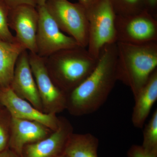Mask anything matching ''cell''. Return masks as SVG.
<instances>
[{
    "label": "cell",
    "instance_id": "obj_1",
    "mask_svg": "<svg viewBox=\"0 0 157 157\" xmlns=\"http://www.w3.org/2000/svg\"><path fill=\"white\" fill-rule=\"evenodd\" d=\"M117 43L106 45L89 76L67 94L66 109L74 116L88 115L102 107L118 81Z\"/></svg>",
    "mask_w": 157,
    "mask_h": 157
},
{
    "label": "cell",
    "instance_id": "obj_2",
    "mask_svg": "<svg viewBox=\"0 0 157 157\" xmlns=\"http://www.w3.org/2000/svg\"><path fill=\"white\" fill-rule=\"evenodd\" d=\"M118 80L130 88L134 97L157 69V42L141 44L117 42Z\"/></svg>",
    "mask_w": 157,
    "mask_h": 157
},
{
    "label": "cell",
    "instance_id": "obj_3",
    "mask_svg": "<svg viewBox=\"0 0 157 157\" xmlns=\"http://www.w3.org/2000/svg\"><path fill=\"white\" fill-rule=\"evenodd\" d=\"M44 59L50 77L67 94L89 76L98 61L87 48L79 45L59 51Z\"/></svg>",
    "mask_w": 157,
    "mask_h": 157
},
{
    "label": "cell",
    "instance_id": "obj_4",
    "mask_svg": "<svg viewBox=\"0 0 157 157\" xmlns=\"http://www.w3.org/2000/svg\"><path fill=\"white\" fill-rule=\"evenodd\" d=\"M89 21V53L98 59L106 45L117 42L116 14L110 0H99L86 8Z\"/></svg>",
    "mask_w": 157,
    "mask_h": 157
},
{
    "label": "cell",
    "instance_id": "obj_5",
    "mask_svg": "<svg viewBox=\"0 0 157 157\" xmlns=\"http://www.w3.org/2000/svg\"><path fill=\"white\" fill-rule=\"evenodd\" d=\"M45 5L62 32L75 39L79 46L87 48V9L80 3H73L68 0H47Z\"/></svg>",
    "mask_w": 157,
    "mask_h": 157
},
{
    "label": "cell",
    "instance_id": "obj_6",
    "mask_svg": "<svg viewBox=\"0 0 157 157\" xmlns=\"http://www.w3.org/2000/svg\"><path fill=\"white\" fill-rule=\"evenodd\" d=\"M29 59L38 92L43 112L57 115L66 109L67 94L56 85L45 66L44 58L29 52Z\"/></svg>",
    "mask_w": 157,
    "mask_h": 157
},
{
    "label": "cell",
    "instance_id": "obj_7",
    "mask_svg": "<svg viewBox=\"0 0 157 157\" xmlns=\"http://www.w3.org/2000/svg\"><path fill=\"white\" fill-rule=\"evenodd\" d=\"M117 42L141 44L157 42V21L147 10L130 16L116 15Z\"/></svg>",
    "mask_w": 157,
    "mask_h": 157
},
{
    "label": "cell",
    "instance_id": "obj_8",
    "mask_svg": "<svg viewBox=\"0 0 157 157\" xmlns=\"http://www.w3.org/2000/svg\"><path fill=\"white\" fill-rule=\"evenodd\" d=\"M36 8L39 16L36 38L39 56L46 58L59 51L79 45L75 39L60 29L45 5Z\"/></svg>",
    "mask_w": 157,
    "mask_h": 157
},
{
    "label": "cell",
    "instance_id": "obj_9",
    "mask_svg": "<svg viewBox=\"0 0 157 157\" xmlns=\"http://www.w3.org/2000/svg\"><path fill=\"white\" fill-rule=\"evenodd\" d=\"M39 19L38 11L34 6L21 5L9 10V27L15 31V38L26 50L36 54V38Z\"/></svg>",
    "mask_w": 157,
    "mask_h": 157
},
{
    "label": "cell",
    "instance_id": "obj_10",
    "mask_svg": "<svg viewBox=\"0 0 157 157\" xmlns=\"http://www.w3.org/2000/svg\"><path fill=\"white\" fill-rule=\"evenodd\" d=\"M0 104L9 111L11 117L38 122L52 131L58 127L59 117L40 111L16 95L10 87L0 88Z\"/></svg>",
    "mask_w": 157,
    "mask_h": 157
},
{
    "label": "cell",
    "instance_id": "obj_11",
    "mask_svg": "<svg viewBox=\"0 0 157 157\" xmlns=\"http://www.w3.org/2000/svg\"><path fill=\"white\" fill-rule=\"evenodd\" d=\"M59 117L56 130L44 139L25 146L22 157H58L64 155L68 140L73 133V128L67 119Z\"/></svg>",
    "mask_w": 157,
    "mask_h": 157
},
{
    "label": "cell",
    "instance_id": "obj_12",
    "mask_svg": "<svg viewBox=\"0 0 157 157\" xmlns=\"http://www.w3.org/2000/svg\"><path fill=\"white\" fill-rule=\"evenodd\" d=\"M9 87L16 95L43 112L42 101L31 70L27 50L24 51L17 59Z\"/></svg>",
    "mask_w": 157,
    "mask_h": 157
},
{
    "label": "cell",
    "instance_id": "obj_13",
    "mask_svg": "<svg viewBox=\"0 0 157 157\" xmlns=\"http://www.w3.org/2000/svg\"><path fill=\"white\" fill-rule=\"evenodd\" d=\"M53 132L38 122L11 117L9 147L22 157L25 146L44 139Z\"/></svg>",
    "mask_w": 157,
    "mask_h": 157
},
{
    "label": "cell",
    "instance_id": "obj_14",
    "mask_svg": "<svg viewBox=\"0 0 157 157\" xmlns=\"http://www.w3.org/2000/svg\"><path fill=\"white\" fill-rule=\"evenodd\" d=\"M134 98L135 104L132 113V124L135 128H142L157 100V69Z\"/></svg>",
    "mask_w": 157,
    "mask_h": 157
},
{
    "label": "cell",
    "instance_id": "obj_15",
    "mask_svg": "<svg viewBox=\"0 0 157 157\" xmlns=\"http://www.w3.org/2000/svg\"><path fill=\"white\" fill-rule=\"evenodd\" d=\"M25 47L19 42L0 40V88L9 87L19 56Z\"/></svg>",
    "mask_w": 157,
    "mask_h": 157
},
{
    "label": "cell",
    "instance_id": "obj_16",
    "mask_svg": "<svg viewBox=\"0 0 157 157\" xmlns=\"http://www.w3.org/2000/svg\"><path fill=\"white\" fill-rule=\"evenodd\" d=\"M99 139L92 134H75L70 136L64 154L68 157H98Z\"/></svg>",
    "mask_w": 157,
    "mask_h": 157
},
{
    "label": "cell",
    "instance_id": "obj_17",
    "mask_svg": "<svg viewBox=\"0 0 157 157\" xmlns=\"http://www.w3.org/2000/svg\"><path fill=\"white\" fill-rule=\"evenodd\" d=\"M117 16L135 15L147 10L145 0H110Z\"/></svg>",
    "mask_w": 157,
    "mask_h": 157
},
{
    "label": "cell",
    "instance_id": "obj_18",
    "mask_svg": "<svg viewBox=\"0 0 157 157\" xmlns=\"http://www.w3.org/2000/svg\"><path fill=\"white\" fill-rule=\"evenodd\" d=\"M141 146L148 152L157 155V109L144 127Z\"/></svg>",
    "mask_w": 157,
    "mask_h": 157
},
{
    "label": "cell",
    "instance_id": "obj_19",
    "mask_svg": "<svg viewBox=\"0 0 157 157\" xmlns=\"http://www.w3.org/2000/svg\"><path fill=\"white\" fill-rule=\"evenodd\" d=\"M9 10L10 8L4 0H0V40L13 42H16L17 40L9 30L8 25Z\"/></svg>",
    "mask_w": 157,
    "mask_h": 157
},
{
    "label": "cell",
    "instance_id": "obj_20",
    "mask_svg": "<svg viewBox=\"0 0 157 157\" xmlns=\"http://www.w3.org/2000/svg\"><path fill=\"white\" fill-rule=\"evenodd\" d=\"M4 108V114L0 113V152L9 147L11 134V116Z\"/></svg>",
    "mask_w": 157,
    "mask_h": 157
},
{
    "label": "cell",
    "instance_id": "obj_21",
    "mask_svg": "<svg viewBox=\"0 0 157 157\" xmlns=\"http://www.w3.org/2000/svg\"><path fill=\"white\" fill-rule=\"evenodd\" d=\"M128 157H157L144 149L141 146L134 145L131 147L127 152Z\"/></svg>",
    "mask_w": 157,
    "mask_h": 157
},
{
    "label": "cell",
    "instance_id": "obj_22",
    "mask_svg": "<svg viewBox=\"0 0 157 157\" xmlns=\"http://www.w3.org/2000/svg\"><path fill=\"white\" fill-rule=\"evenodd\" d=\"M10 9L21 5H29L36 7V0H4Z\"/></svg>",
    "mask_w": 157,
    "mask_h": 157
},
{
    "label": "cell",
    "instance_id": "obj_23",
    "mask_svg": "<svg viewBox=\"0 0 157 157\" xmlns=\"http://www.w3.org/2000/svg\"><path fill=\"white\" fill-rule=\"evenodd\" d=\"M47 0H36V6L45 5ZM99 0H78L79 3L84 6L86 8H88Z\"/></svg>",
    "mask_w": 157,
    "mask_h": 157
},
{
    "label": "cell",
    "instance_id": "obj_24",
    "mask_svg": "<svg viewBox=\"0 0 157 157\" xmlns=\"http://www.w3.org/2000/svg\"><path fill=\"white\" fill-rule=\"evenodd\" d=\"M0 157H20L9 147L0 152Z\"/></svg>",
    "mask_w": 157,
    "mask_h": 157
},
{
    "label": "cell",
    "instance_id": "obj_25",
    "mask_svg": "<svg viewBox=\"0 0 157 157\" xmlns=\"http://www.w3.org/2000/svg\"><path fill=\"white\" fill-rule=\"evenodd\" d=\"M146 2L147 9L148 11L149 9H150L151 11V14H152V11H155L157 4V0H145Z\"/></svg>",
    "mask_w": 157,
    "mask_h": 157
},
{
    "label": "cell",
    "instance_id": "obj_26",
    "mask_svg": "<svg viewBox=\"0 0 157 157\" xmlns=\"http://www.w3.org/2000/svg\"><path fill=\"white\" fill-rule=\"evenodd\" d=\"M58 157H68L67 156H66V155L64 154L60 156H59Z\"/></svg>",
    "mask_w": 157,
    "mask_h": 157
},
{
    "label": "cell",
    "instance_id": "obj_27",
    "mask_svg": "<svg viewBox=\"0 0 157 157\" xmlns=\"http://www.w3.org/2000/svg\"><path fill=\"white\" fill-rule=\"evenodd\" d=\"M1 104H0V110H1Z\"/></svg>",
    "mask_w": 157,
    "mask_h": 157
}]
</instances>
